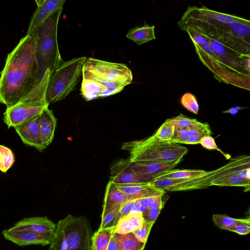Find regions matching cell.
Returning <instances> with one entry per match:
<instances>
[{
  "label": "cell",
  "mask_w": 250,
  "mask_h": 250,
  "mask_svg": "<svg viewBox=\"0 0 250 250\" xmlns=\"http://www.w3.org/2000/svg\"><path fill=\"white\" fill-rule=\"evenodd\" d=\"M57 119L52 110L45 109L41 114L40 124L41 138L43 146L45 149L54 139Z\"/></svg>",
  "instance_id": "obj_19"
},
{
  "label": "cell",
  "mask_w": 250,
  "mask_h": 250,
  "mask_svg": "<svg viewBox=\"0 0 250 250\" xmlns=\"http://www.w3.org/2000/svg\"><path fill=\"white\" fill-rule=\"evenodd\" d=\"M82 76L83 79L97 81L109 88H124L133 79L132 72L125 64L93 58L86 59Z\"/></svg>",
  "instance_id": "obj_8"
},
{
  "label": "cell",
  "mask_w": 250,
  "mask_h": 250,
  "mask_svg": "<svg viewBox=\"0 0 250 250\" xmlns=\"http://www.w3.org/2000/svg\"><path fill=\"white\" fill-rule=\"evenodd\" d=\"M135 200V199L129 200L121 206L118 213L119 220L130 213L131 208Z\"/></svg>",
  "instance_id": "obj_38"
},
{
  "label": "cell",
  "mask_w": 250,
  "mask_h": 250,
  "mask_svg": "<svg viewBox=\"0 0 250 250\" xmlns=\"http://www.w3.org/2000/svg\"><path fill=\"white\" fill-rule=\"evenodd\" d=\"M37 33L25 35L8 54L0 76V102L7 107L17 104L38 80Z\"/></svg>",
  "instance_id": "obj_2"
},
{
  "label": "cell",
  "mask_w": 250,
  "mask_h": 250,
  "mask_svg": "<svg viewBox=\"0 0 250 250\" xmlns=\"http://www.w3.org/2000/svg\"><path fill=\"white\" fill-rule=\"evenodd\" d=\"M106 250H119V244L113 230Z\"/></svg>",
  "instance_id": "obj_42"
},
{
  "label": "cell",
  "mask_w": 250,
  "mask_h": 250,
  "mask_svg": "<svg viewBox=\"0 0 250 250\" xmlns=\"http://www.w3.org/2000/svg\"><path fill=\"white\" fill-rule=\"evenodd\" d=\"M204 147L208 149H214L219 151L227 159L230 158V155L224 153L216 145L214 139L211 136H206L203 138L200 143Z\"/></svg>",
  "instance_id": "obj_36"
},
{
  "label": "cell",
  "mask_w": 250,
  "mask_h": 250,
  "mask_svg": "<svg viewBox=\"0 0 250 250\" xmlns=\"http://www.w3.org/2000/svg\"><path fill=\"white\" fill-rule=\"evenodd\" d=\"M59 221L66 238L68 250H90L93 232L85 216L68 214Z\"/></svg>",
  "instance_id": "obj_9"
},
{
  "label": "cell",
  "mask_w": 250,
  "mask_h": 250,
  "mask_svg": "<svg viewBox=\"0 0 250 250\" xmlns=\"http://www.w3.org/2000/svg\"><path fill=\"white\" fill-rule=\"evenodd\" d=\"M144 221L143 213H129L119 221L113 231L118 234L133 232L142 226Z\"/></svg>",
  "instance_id": "obj_20"
},
{
  "label": "cell",
  "mask_w": 250,
  "mask_h": 250,
  "mask_svg": "<svg viewBox=\"0 0 250 250\" xmlns=\"http://www.w3.org/2000/svg\"><path fill=\"white\" fill-rule=\"evenodd\" d=\"M154 25L145 24L130 29L126 34L128 39L134 42L137 45H141L151 40L156 39Z\"/></svg>",
  "instance_id": "obj_21"
},
{
  "label": "cell",
  "mask_w": 250,
  "mask_h": 250,
  "mask_svg": "<svg viewBox=\"0 0 250 250\" xmlns=\"http://www.w3.org/2000/svg\"><path fill=\"white\" fill-rule=\"evenodd\" d=\"M182 160L179 159L171 162L137 163H130L128 160V167L134 172L145 176L149 182L161 174L173 169Z\"/></svg>",
  "instance_id": "obj_13"
},
{
  "label": "cell",
  "mask_w": 250,
  "mask_h": 250,
  "mask_svg": "<svg viewBox=\"0 0 250 250\" xmlns=\"http://www.w3.org/2000/svg\"><path fill=\"white\" fill-rule=\"evenodd\" d=\"M129 200L131 199L119 190L113 182L109 181L105 189L101 218L113 209L120 208Z\"/></svg>",
  "instance_id": "obj_18"
},
{
  "label": "cell",
  "mask_w": 250,
  "mask_h": 250,
  "mask_svg": "<svg viewBox=\"0 0 250 250\" xmlns=\"http://www.w3.org/2000/svg\"><path fill=\"white\" fill-rule=\"evenodd\" d=\"M211 133L203 132L195 134L186 139L180 142L179 144L187 145H195L200 143L201 139L206 136L210 135Z\"/></svg>",
  "instance_id": "obj_37"
},
{
  "label": "cell",
  "mask_w": 250,
  "mask_h": 250,
  "mask_svg": "<svg viewBox=\"0 0 250 250\" xmlns=\"http://www.w3.org/2000/svg\"><path fill=\"white\" fill-rule=\"evenodd\" d=\"M56 224L47 217L25 218L17 222L10 230H25L40 233L54 232Z\"/></svg>",
  "instance_id": "obj_15"
},
{
  "label": "cell",
  "mask_w": 250,
  "mask_h": 250,
  "mask_svg": "<svg viewBox=\"0 0 250 250\" xmlns=\"http://www.w3.org/2000/svg\"><path fill=\"white\" fill-rule=\"evenodd\" d=\"M14 162L15 157L13 151L8 147L0 145V170L6 172Z\"/></svg>",
  "instance_id": "obj_30"
},
{
  "label": "cell",
  "mask_w": 250,
  "mask_h": 250,
  "mask_svg": "<svg viewBox=\"0 0 250 250\" xmlns=\"http://www.w3.org/2000/svg\"><path fill=\"white\" fill-rule=\"evenodd\" d=\"M122 148L129 154L130 163L171 162L183 159L188 149L179 144L160 142L149 137L123 144Z\"/></svg>",
  "instance_id": "obj_5"
},
{
  "label": "cell",
  "mask_w": 250,
  "mask_h": 250,
  "mask_svg": "<svg viewBox=\"0 0 250 250\" xmlns=\"http://www.w3.org/2000/svg\"><path fill=\"white\" fill-rule=\"evenodd\" d=\"M230 231L239 235H246L250 232V222L239 224L232 228Z\"/></svg>",
  "instance_id": "obj_39"
},
{
  "label": "cell",
  "mask_w": 250,
  "mask_h": 250,
  "mask_svg": "<svg viewBox=\"0 0 250 250\" xmlns=\"http://www.w3.org/2000/svg\"><path fill=\"white\" fill-rule=\"evenodd\" d=\"M115 184L117 188L130 199L137 200L149 196H163L166 192V191L155 187L149 182Z\"/></svg>",
  "instance_id": "obj_14"
},
{
  "label": "cell",
  "mask_w": 250,
  "mask_h": 250,
  "mask_svg": "<svg viewBox=\"0 0 250 250\" xmlns=\"http://www.w3.org/2000/svg\"><path fill=\"white\" fill-rule=\"evenodd\" d=\"M86 59L81 57L62 62L52 73L46 93L49 104L62 100L73 90L82 75Z\"/></svg>",
  "instance_id": "obj_7"
},
{
  "label": "cell",
  "mask_w": 250,
  "mask_h": 250,
  "mask_svg": "<svg viewBox=\"0 0 250 250\" xmlns=\"http://www.w3.org/2000/svg\"><path fill=\"white\" fill-rule=\"evenodd\" d=\"M124 88H109L97 81L83 79L81 95L86 101L105 98L120 92Z\"/></svg>",
  "instance_id": "obj_16"
},
{
  "label": "cell",
  "mask_w": 250,
  "mask_h": 250,
  "mask_svg": "<svg viewBox=\"0 0 250 250\" xmlns=\"http://www.w3.org/2000/svg\"><path fill=\"white\" fill-rule=\"evenodd\" d=\"M212 220L219 228L230 231L236 225L250 222L249 218L236 219L222 214H213Z\"/></svg>",
  "instance_id": "obj_28"
},
{
  "label": "cell",
  "mask_w": 250,
  "mask_h": 250,
  "mask_svg": "<svg viewBox=\"0 0 250 250\" xmlns=\"http://www.w3.org/2000/svg\"><path fill=\"white\" fill-rule=\"evenodd\" d=\"M242 171L243 170L218 178L212 182L211 186L242 187L245 188V192L248 191L250 189V180L243 175Z\"/></svg>",
  "instance_id": "obj_22"
},
{
  "label": "cell",
  "mask_w": 250,
  "mask_h": 250,
  "mask_svg": "<svg viewBox=\"0 0 250 250\" xmlns=\"http://www.w3.org/2000/svg\"><path fill=\"white\" fill-rule=\"evenodd\" d=\"M239 18L205 6H189L178 25L197 33L213 51L219 82L250 90V38L238 36L230 26Z\"/></svg>",
  "instance_id": "obj_1"
},
{
  "label": "cell",
  "mask_w": 250,
  "mask_h": 250,
  "mask_svg": "<svg viewBox=\"0 0 250 250\" xmlns=\"http://www.w3.org/2000/svg\"><path fill=\"white\" fill-rule=\"evenodd\" d=\"M62 12L51 15L37 32L36 55L39 68L38 79L47 69L52 73L63 62L57 41L58 24Z\"/></svg>",
  "instance_id": "obj_6"
},
{
  "label": "cell",
  "mask_w": 250,
  "mask_h": 250,
  "mask_svg": "<svg viewBox=\"0 0 250 250\" xmlns=\"http://www.w3.org/2000/svg\"><path fill=\"white\" fill-rule=\"evenodd\" d=\"M170 120L174 125L175 129L185 127L191 128L202 125L204 124L198 121L196 119L186 117L182 114L171 118Z\"/></svg>",
  "instance_id": "obj_32"
},
{
  "label": "cell",
  "mask_w": 250,
  "mask_h": 250,
  "mask_svg": "<svg viewBox=\"0 0 250 250\" xmlns=\"http://www.w3.org/2000/svg\"><path fill=\"white\" fill-rule=\"evenodd\" d=\"M54 232L40 233L29 230H10L4 229L2 234L4 237L19 246L49 245Z\"/></svg>",
  "instance_id": "obj_12"
},
{
  "label": "cell",
  "mask_w": 250,
  "mask_h": 250,
  "mask_svg": "<svg viewBox=\"0 0 250 250\" xmlns=\"http://www.w3.org/2000/svg\"><path fill=\"white\" fill-rule=\"evenodd\" d=\"M175 127L170 119H167L149 138L153 141L169 143L173 138Z\"/></svg>",
  "instance_id": "obj_26"
},
{
  "label": "cell",
  "mask_w": 250,
  "mask_h": 250,
  "mask_svg": "<svg viewBox=\"0 0 250 250\" xmlns=\"http://www.w3.org/2000/svg\"><path fill=\"white\" fill-rule=\"evenodd\" d=\"M37 8L31 18L26 35L37 33L45 21L55 13L62 11L65 0H36Z\"/></svg>",
  "instance_id": "obj_10"
},
{
  "label": "cell",
  "mask_w": 250,
  "mask_h": 250,
  "mask_svg": "<svg viewBox=\"0 0 250 250\" xmlns=\"http://www.w3.org/2000/svg\"><path fill=\"white\" fill-rule=\"evenodd\" d=\"M146 208L141 204L139 199L134 202L129 213H143L145 212Z\"/></svg>",
  "instance_id": "obj_40"
},
{
  "label": "cell",
  "mask_w": 250,
  "mask_h": 250,
  "mask_svg": "<svg viewBox=\"0 0 250 250\" xmlns=\"http://www.w3.org/2000/svg\"><path fill=\"white\" fill-rule=\"evenodd\" d=\"M56 229L47 250H68L66 238L60 222L56 224Z\"/></svg>",
  "instance_id": "obj_29"
},
{
  "label": "cell",
  "mask_w": 250,
  "mask_h": 250,
  "mask_svg": "<svg viewBox=\"0 0 250 250\" xmlns=\"http://www.w3.org/2000/svg\"><path fill=\"white\" fill-rule=\"evenodd\" d=\"M120 208H116L101 218L98 229H113L119 221L118 213Z\"/></svg>",
  "instance_id": "obj_31"
},
{
  "label": "cell",
  "mask_w": 250,
  "mask_h": 250,
  "mask_svg": "<svg viewBox=\"0 0 250 250\" xmlns=\"http://www.w3.org/2000/svg\"><path fill=\"white\" fill-rule=\"evenodd\" d=\"M113 229H98L93 233L90 250H106Z\"/></svg>",
  "instance_id": "obj_25"
},
{
  "label": "cell",
  "mask_w": 250,
  "mask_h": 250,
  "mask_svg": "<svg viewBox=\"0 0 250 250\" xmlns=\"http://www.w3.org/2000/svg\"><path fill=\"white\" fill-rule=\"evenodd\" d=\"M250 156L243 155L231 159L225 165L208 171L200 177L188 179L156 178L149 183L165 191H180L207 188L211 186L212 182L218 178L250 168Z\"/></svg>",
  "instance_id": "obj_3"
},
{
  "label": "cell",
  "mask_w": 250,
  "mask_h": 250,
  "mask_svg": "<svg viewBox=\"0 0 250 250\" xmlns=\"http://www.w3.org/2000/svg\"><path fill=\"white\" fill-rule=\"evenodd\" d=\"M162 196H160L144 213L145 220L155 222L163 207Z\"/></svg>",
  "instance_id": "obj_33"
},
{
  "label": "cell",
  "mask_w": 250,
  "mask_h": 250,
  "mask_svg": "<svg viewBox=\"0 0 250 250\" xmlns=\"http://www.w3.org/2000/svg\"><path fill=\"white\" fill-rule=\"evenodd\" d=\"M161 195L149 196L139 199L141 205L146 209L148 208Z\"/></svg>",
  "instance_id": "obj_41"
},
{
  "label": "cell",
  "mask_w": 250,
  "mask_h": 250,
  "mask_svg": "<svg viewBox=\"0 0 250 250\" xmlns=\"http://www.w3.org/2000/svg\"><path fill=\"white\" fill-rule=\"evenodd\" d=\"M110 180L115 184H125L148 182L144 176L131 170L128 167V159L117 162L111 169Z\"/></svg>",
  "instance_id": "obj_17"
},
{
  "label": "cell",
  "mask_w": 250,
  "mask_h": 250,
  "mask_svg": "<svg viewBox=\"0 0 250 250\" xmlns=\"http://www.w3.org/2000/svg\"><path fill=\"white\" fill-rule=\"evenodd\" d=\"M203 132L211 133V129L208 123H204L202 125L191 128L185 127L174 129L173 138L169 143L179 144L180 142L195 134Z\"/></svg>",
  "instance_id": "obj_23"
},
{
  "label": "cell",
  "mask_w": 250,
  "mask_h": 250,
  "mask_svg": "<svg viewBox=\"0 0 250 250\" xmlns=\"http://www.w3.org/2000/svg\"><path fill=\"white\" fill-rule=\"evenodd\" d=\"M246 107H240V106H237L235 107V108L236 109H237V110L239 111L240 110H242L244 108H245Z\"/></svg>",
  "instance_id": "obj_44"
},
{
  "label": "cell",
  "mask_w": 250,
  "mask_h": 250,
  "mask_svg": "<svg viewBox=\"0 0 250 250\" xmlns=\"http://www.w3.org/2000/svg\"><path fill=\"white\" fill-rule=\"evenodd\" d=\"M153 224L154 222L145 220L142 226L132 233L139 241L146 244Z\"/></svg>",
  "instance_id": "obj_35"
},
{
  "label": "cell",
  "mask_w": 250,
  "mask_h": 250,
  "mask_svg": "<svg viewBox=\"0 0 250 250\" xmlns=\"http://www.w3.org/2000/svg\"><path fill=\"white\" fill-rule=\"evenodd\" d=\"M182 105L189 111L197 114L199 106L196 97L191 93L184 94L181 99Z\"/></svg>",
  "instance_id": "obj_34"
},
{
  "label": "cell",
  "mask_w": 250,
  "mask_h": 250,
  "mask_svg": "<svg viewBox=\"0 0 250 250\" xmlns=\"http://www.w3.org/2000/svg\"><path fill=\"white\" fill-rule=\"evenodd\" d=\"M115 234L119 250H143L145 247L146 244L139 241L132 232Z\"/></svg>",
  "instance_id": "obj_24"
},
{
  "label": "cell",
  "mask_w": 250,
  "mask_h": 250,
  "mask_svg": "<svg viewBox=\"0 0 250 250\" xmlns=\"http://www.w3.org/2000/svg\"><path fill=\"white\" fill-rule=\"evenodd\" d=\"M239 111L236 109L235 107H231L225 111H223V113H230V114L233 115L236 114Z\"/></svg>",
  "instance_id": "obj_43"
},
{
  "label": "cell",
  "mask_w": 250,
  "mask_h": 250,
  "mask_svg": "<svg viewBox=\"0 0 250 250\" xmlns=\"http://www.w3.org/2000/svg\"><path fill=\"white\" fill-rule=\"evenodd\" d=\"M207 172L208 171L200 169H173L161 174L157 178H169L178 179H188L202 176L206 174Z\"/></svg>",
  "instance_id": "obj_27"
},
{
  "label": "cell",
  "mask_w": 250,
  "mask_h": 250,
  "mask_svg": "<svg viewBox=\"0 0 250 250\" xmlns=\"http://www.w3.org/2000/svg\"><path fill=\"white\" fill-rule=\"evenodd\" d=\"M41 114L42 112L23 122L14 128L24 144L42 151L45 148L42 145L41 138Z\"/></svg>",
  "instance_id": "obj_11"
},
{
  "label": "cell",
  "mask_w": 250,
  "mask_h": 250,
  "mask_svg": "<svg viewBox=\"0 0 250 250\" xmlns=\"http://www.w3.org/2000/svg\"><path fill=\"white\" fill-rule=\"evenodd\" d=\"M51 74L50 70L47 69L19 102L6 108L3 121L8 128L14 127L48 108L46 93Z\"/></svg>",
  "instance_id": "obj_4"
}]
</instances>
